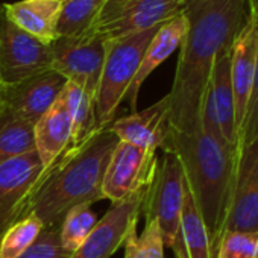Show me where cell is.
Returning a JSON list of instances; mask_svg holds the SVG:
<instances>
[{
	"label": "cell",
	"instance_id": "obj_19",
	"mask_svg": "<svg viewBox=\"0 0 258 258\" xmlns=\"http://www.w3.org/2000/svg\"><path fill=\"white\" fill-rule=\"evenodd\" d=\"M35 151L44 167H49L72 145V120L62 93L49 111L34 124Z\"/></svg>",
	"mask_w": 258,
	"mask_h": 258
},
{
	"label": "cell",
	"instance_id": "obj_30",
	"mask_svg": "<svg viewBox=\"0 0 258 258\" xmlns=\"http://www.w3.org/2000/svg\"><path fill=\"white\" fill-rule=\"evenodd\" d=\"M170 249L173 250V258H188L185 246L182 243V238H181L179 232H178V235H176V238H175V241H173Z\"/></svg>",
	"mask_w": 258,
	"mask_h": 258
},
{
	"label": "cell",
	"instance_id": "obj_12",
	"mask_svg": "<svg viewBox=\"0 0 258 258\" xmlns=\"http://www.w3.org/2000/svg\"><path fill=\"white\" fill-rule=\"evenodd\" d=\"M258 231V137L237 149L225 232Z\"/></svg>",
	"mask_w": 258,
	"mask_h": 258
},
{
	"label": "cell",
	"instance_id": "obj_26",
	"mask_svg": "<svg viewBox=\"0 0 258 258\" xmlns=\"http://www.w3.org/2000/svg\"><path fill=\"white\" fill-rule=\"evenodd\" d=\"M123 258H166L164 240L157 222H146L142 235H137V228L124 238Z\"/></svg>",
	"mask_w": 258,
	"mask_h": 258
},
{
	"label": "cell",
	"instance_id": "obj_15",
	"mask_svg": "<svg viewBox=\"0 0 258 258\" xmlns=\"http://www.w3.org/2000/svg\"><path fill=\"white\" fill-rule=\"evenodd\" d=\"M256 61V22L249 16L247 22L237 34L231 47V84L235 102V121L238 136L246 115Z\"/></svg>",
	"mask_w": 258,
	"mask_h": 258
},
{
	"label": "cell",
	"instance_id": "obj_27",
	"mask_svg": "<svg viewBox=\"0 0 258 258\" xmlns=\"http://www.w3.org/2000/svg\"><path fill=\"white\" fill-rule=\"evenodd\" d=\"M217 258H258V231L225 232L220 240Z\"/></svg>",
	"mask_w": 258,
	"mask_h": 258
},
{
	"label": "cell",
	"instance_id": "obj_28",
	"mask_svg": "<svg viewBox=\"0 0 258 258\" xmlns=\"http://www.w3.org/2000/svg\"><path fill=\"white\" fill-rule=\"evenodd\" d=\"M67 252L59 240V229L43 228L35 241L19 258H69Z\"/></svg>",
	"mask_w": 258,
	"mask_h": 258
},
{
	"label": "cell",
	"instance_id": "obj_14",
	"mask_svg": "<svg viewBox=\"0 0 258 258\" xmlns=\"http://www.w3.org/2000/svg\"><path fill=\"white\" fill-rule=\"evenodd\" d=\"M109 129L123 143L151 151L161 149L170 131L167 97L164 96L143 111L115 118Z\"/></svg>",
	"mask_w": 258,
	"mask_h": 258
},
{
	"label": "cell",
	"instance_id": "obj_17",
	"mask_svg": "<svg viewBox=\"0 0 258 258\" xmlns=\"http://www.w3.org/2000/svg\"><path fill=\"white\" fill-rule=\"evenodd\" d=\"M231 47L217 55L204 100H207L216 112L223 140L237 148L238 127L235 121V102L231 84Z\"/></svg>",
	"mask_w": 258,
	"mask_h": 258
},
{
	"label": "cell",
	"instance_id": "obj_31",
	"mask_svg": "<svg viewBox=\"0 0 258 258\" xmlns=\"http://www.w3.org/2000/svg\"><path fill=\"white\" fill-rule=\"evenodd\" d=\"M247 2V8H249V14L256 16L258 14V0H246Z\"/></svg>",
	"mask_w": 258,
	"mask_h": 258
},
{
	"label": "cell",
	"instance_id": "obj_1",
	"mask_svg": "<svg viewBox=\"0 0 258 258\" xmlns=\"http://www.w3.org/2000/svg\"><path fill=\"white\" fill-rule=\"evenodd\" d=\"M188 22L170 93L172 131L193 134L201 129V111L217 55L229 49L249 19L246 0H184Z\"/></svg>",
	"mask_w": 258,
	"mask_h": 258
},
{
	"label": "cell",
	"instance_id": "obj_33",
	"mask_svg": "<svg viewBox=\"0 0 258 258\" xmlns=\"http://www.w3.org/2000/svg\"><path fill=\"white\" fill-rule=\"evenodd\" d=\"M61 2H64V0H61Z\"/></svg>",
	"mask_w": 258,
	"mask_h": 258
},
{
	"label": "cell",
	"instance_id": "obj_29",
	"mask_svg": "<svg viewBox=\"0 0 258 258\" xmlns=\"http://www.w3.org/2000/svg\"><path fill=\"white\" fill-rule=\"evenodd\" d=\"M252 16V14H250ZM256 22V61H255V76H253V85L246 109V115L241 124V131L238 136V148L249 143L255 137H258V14L253 16Z\"/></svg>",
	"mask_w": 258,
	"mask_h": 258
},
{
	"label": "cell",
	"instance_id": "obj_32",
	"mask_svg": "<svg viewBox=\"0 0 258 258\" xmlns=\"http://www.w3.org/2000/svg\"><path fill=\"white\" fill-rule=\"evenodd\" d=\"M2 88H4V84H0V109H2Z\"/></svg>",
	"mask_w": 258,
	"mask_h": 258
},
{
	"label": "cell",
	"instance_id": "obj_16",
	"mask_svg": "<svg viewBox=\"0 0 258 258\" xmlns=\"http://www.w3.org/2000/svg\"><path fill=\"white\" fill-rule=\"evenodd\" d=\"M187 28H188L187 17L184 13H181L175 16L173 19L167 20L166 23H163L155 32L154 38L151 40L143 55V59L136 73V78L124 96V100H127L133 112L137 111V100H139V94H140V88L143 82L149 78V75L158 66H161L176 49H179L187 34Z\"/></svg>",
	"mask_w": 258,
	"mask_h": 258
},
{
	"label": "cell",
	"instance_id": "obj_3",
	"mask_svg": "<svg viewBox=\"0 0 258 258\" xmlns=\"http://www.w3.org/2000/svg\"><path fill=\"white\" fill-rule=\"evenodd\" d=\"M163 151L173 152L182 166L211 244L219 252L234 184L237 148L202 129L193 134L169 131Z\"/></svg>",
	"mask_w": 258,
	"mask_h": 258
},
{
	"label": "cell",
	"instance_id": "obj_11",
	"mask_svg": "<svg viewBox=\"0 0 258 258\" xmlns=\"http://www.w3.org/2000/svg\"><path fill=\"white\" fill-rule=\"evenodd\" d=\"M157 164V151L118 142L103 176V198L115 204L148 187L154 179Z\"/></svg>",
	"mask_w": 258,
	"mask_h": 258
},
{
	"label": "cell",
	"instance_id": "obj_13",
	"mask_svg": "<svg viewBox=\"0 0 258 258\" xmlns=\"http://www.w3.org/2000/svg\"><path fill=\"white\" fill-rule=\"evenodd\" d=\"M67 81L55 70L35 75L2 88V105L17 117L35 124L55 103Z\"/></svg>",
	"mask_w": 258,
	"mask_h": 258
},
{
	"label": "cell",
	"instance_id": "obj_7",
	"mask_svg": "<svg viewBox=\"0 0 258 258\" xmlns=\"http://www.w3.org/2000/svg\"><path fill=\"white\" fill-rule=\"evenodd\" d=\"M50 167H44L37 151L0 166V240L19 220L25 219L37 190L46 181Z\"/></svg>",
	"mask_w": 258,
	"mask_h": 258
},
{
	"label": "cell",
	"instance_id": "obj_24",
	"mask_svg": "<svg viewBox=\"0 0 258 258\" xmlns=\"http://www.w3.org/2000/svg\"><path fill=\"white\" fill-rule=\"evenodd\" d=\"M97 222L99 219L91 210V205L84 204L72 208L66 214L59 228V240L62 247L67 252L73 253L88 238Z\"/></svg>",
	"mask_w": 258,
	"mask_h": 258
},
{
	"label": "cell",
	"instance_id": "obj_4",
	"mask_svg": "<svg viewBox=\"0 0 258 258\" xmlns=\"http://www.w3.org/2000/svg\"><path fill=\"white\" fill-rule=\"evenodd\" d=\"M160 26L106 40L105 62L94 100L99 127H106L115 120L117 109L124 100L143 55Z\"/></svg>",
	"mask_w": 258,
	"mask_h": 258
},
{
	"label": "cell",
	"instance_id": "obj_6",
	"mask_svg": "<svg viewBox=\"0 0 258 258\" xmlns=\"http://www.w3.org/2000/svg\"><path fill=\"white\" fill-rule=\"evenodd\" d=\"M184 0H106L87 29L106 40L157 28L184 11Z\"/></svg>",
	"mask_w": 258,
	"mask_h": 258
},
{
	"label": "cell",
	"instance_id": "obj_34",
	"mask_svg": "<svg viewBox=\"0 0 258 258\" xmlns=\"http://www.w3.org/2000/svg\"><path fill=\"white\" fill-rule=\"evenodd\" d=\"M0 84H2V82H0Z\"/></svg>",
	"mask_w": 258,
	"mask_h": 258
},
{
	"label": "cell",
	"instance_id": "obj_21",
	"mask_svg": "<svg viewBox=\"0 0 258 258\" xmlns=\"http://www.w3.org/2000/svg\"><path fill=\"white\" fill-rule=\"evenodd\" d=\"M35 151L34 124L2 105L0 109V166Z\"/></svg>",
	"mask_w": 258,
	"mask_h": 258
},
{
	"label": "cell",
	"instance_id": "obj_20",
	"mask_svg": "<svg viewBox=\"0 0 258 258\" xmlns=\"http://www.w3.org/2000/svg\"><path fill=\"white\" fill-rule=\"evenodd\" d=\"M179 235L188 258H217V252L211 244L208 231L187 184H184V205L179 223Z\"/></svg>",
	"mask_w": 258,
	"mask_h": 258
},
{
	"label": "cell",
	"instance_id": "obj_5",
	"mask_svg": "<svg viewBox=\"0 0 258 258\" xmlns=\"http://www.w3.org/2000/svg\"><path fill=\"white\" fill-rule=\"evenodd\" d=\"M184 184L185 178L179 158L170 151H163L145 199L143 214L146 222L158 223L166 247H172L179 232Z\"/></svg>",
	"mask_w": 258,
	"mask_h": 258
},
{
	"label": "cell",
	"instance_id": "obj_2",
	"mask_svg": "<svg viewBox=\"0 0 258 258\" xmlns=\"http://www.w3.org/2000/svg\"><path fill=\"white\" fill-rule=\"evenodd\" d=\"M109 126L100 127L81 145H70L55 163L37 190L28 214L44 228H61L66 214L78 205H93L103 198L102 184L109 158L118 145Z\"/></svg>",
	"mask_w": 258,
	"mask_h": 258
},
{
	"label": "cell",
	"instance_id": "obj_10",
	"mask_svg": "<svg viewBox=\"0 0 258 258\" xmlns=\"http://www.w3.org/2000/svg\"><path fill=\"white\" fill-rule=\"evenodd\" d=\"M149 185L120 202L111 204L88 238L69 258H111L123 246L126 235L137 228Z\"/></svg>",
	"mask_w": 258,
	"mask_h": 258
},
{
	"label": "cell",
	"instance_id": "obj_22",
	"mask_svg": "<svg viewBox=\"0 0 258 258\" xmlns=\"http://www.w3.org/2000/svg\"><path fill=\"white\" fill-rule=\"evenodd\" d=\"M62 96L72 120V145H81L100 129L97 124L94 99L72 82L66 84Z\"/></svg>",
	"mask_w": 258,
	"mask_h": 258
},
{
	"label": "cell",
	"instance_id": "obj_8",
	"mask_svg": "<svg viewBox=\"0 0 258 258\" xmlns=\"http://www.w3.org/2000/svg\"><path fill=\"white\" fill-rule=\"evenodd\" d=\"M106 38L85 31L75 37H58L52 44V70L76 84L94 100L105 62Z\"/></svg>",
	"mask_w": 258,
	"mask_h": 258
},
{
	"label": "cell",
	"instance_id": "obj_9",
	"mask_svg": "<svg viewBox=\"0 0 258 258\" xmlns=\"http://www.w3.org/2000/svg\"><path fill=\"white\" fill-rule=\"evenodd\" d=\"M52 70V50L17 28L0 10V82L10 85Z\"/></svg>",
	"mask_w": 258,
	"mask_h": 258
},
{
	"label": "cell",
	"instance_id": "obj_18",
	"mask_svg": "<svg viewBox=\"0 0 258 258\" xmlns=\"http://www.w3.org/2000/svg\"><path fill=\"white\" fill-rule=\"evenodd\" d=\"M0 10L17 28L46 44H52L58 38L61 0H20L4 4Z\"/></svg>",
	"mask_w": 258,
	"mask_h": 258
},
{
	"label": "cell",
	"instance_id": "obj_25",
	"mask_svg": "<svg viewBox=\"0 0 258 258\" xmlns=\"http://www.w3.org/2000/svg\"><path fill=\"white\" fill-rule=\"evenodd\" d=\"M43 223L32 214L16 222L0 240V258H19L40 235Z\"/></svg>",
	"mask_w": 258,
	"mask_h": 258
},
{
	"label": "cell",
	"instance_id": "obj_23",
	"mask_svg": "<svg viewBox=\"0 0 258 258\" xmlns=\"http://www.w3.org/2000/svg\"><path fill=\"white\" fill-rule=\"evenodd\" d=\"M105 4L106 0H64L58 20V37L84 34Z\"/></svg>",
	"mask_w": 258,
	"mask_h": 258
}]
</instances>
